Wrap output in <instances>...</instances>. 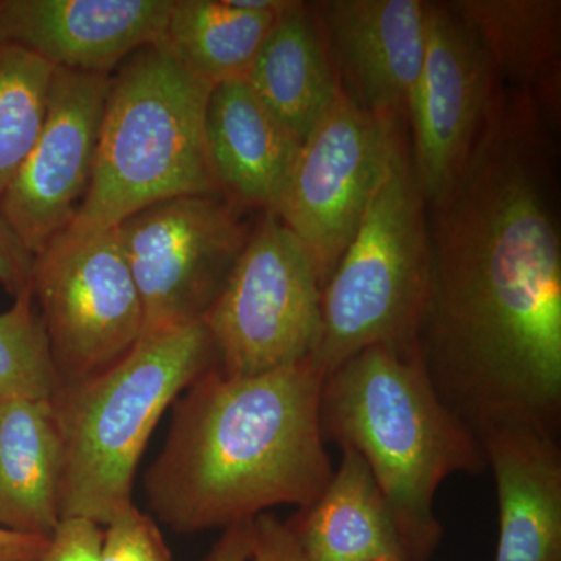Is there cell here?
Wrapping results in <instances>:
<instances>
[{
    "label": "cell",
    "instance_id": "obj_1",
    "mask_svg": "<svg viewBox=\"0 0 561 561\" xmlns=\"http://www.w3.org/2000/svg\"><path fill=\"white\" fill-rule=\"evenodd\" d=\"M529 92L502 83L449 190L427 203L431 294L419 353L479 442L559 435L561 238L556 151Z\"/></svg>",
    "mask_w": 561,
    "mask_h": 561
},
{
    "label": "cell",
    "instance_id": "obj_2",
    "mask_svg": "<svg viewBox=\"0 0 561 561\" xmlns=\"http://www.w3.org/2000/svg\"><path fill=\"white\" fill-rule=\"evenodd\" d=\"M311 360L238 378L213 367L180 394L146 474L150 511L179 534L227 529L280 504L306 508L332 478Z\"/></svg>",
    "mask_w": 561,
    "mask_h": 561
},
{
    "label": "cell",
    "instance_id": "obj_3",
    "mask_svg": "<svg viewBox=\"0 0 561 561\" xmlns=\"http://www.w3.org/2000/svg\"><path fill=\"white\" fill-rule=\"evenodd\" d=\"M324 442L359 454L389 505L408 561H430L443 527L434 512L443 481L486 470L481 442L442 401L419 346H371L323 379Z\"/></svg>",
    "mask_w": 561,
    "mask_h": 561
},
{
    "label": "cell",
    "instance_id": "obj_4",
    "mask_svg": "<svg viewBox=\"0 0 561 561\" xmlns=\"http://www.w3.org/2000/svg\"><path fill=\"white\" fill-rule=\"evenodd\" d=\"M205 321L153 332L51 400L62 440L60 515L106 526L133 504L136 471L162 413L216 367Z\"/></svg>",
    "mask_w": 561,
    "mask_h": 561
},
{
    "label": "cell",
    "instance_id": "obj_5",
    "mask_svg": "<svg viewBox=\"0 0 561 561\" xmlns=\"http://www.w3.org/2000/svg\"><path fill=\"white\" fill-rule=\"evenodd\" d=\"M213 88L162 39L122 62L110 76L90 191L69 230H113L157 202L221 195L205 142Z\"/></svg>",
    "mask_w": 561,
    "mask_h": 561
},
{
    "label": "cell",
    "instance_id": "obj_6",
    "mask_svg": "<svg viewBox=\"0 0 561 561\" xmlns=\"http://www.w3.org/2000/svg\"><path fill=\"white\" fill-rule=\"evenodd\" d=\"M430 294L426 202L404 140L321 289L320 337L309 360L327 376L371 346L416 348Z\"/></svg>",
    "mask_w": 561,
    "mask_h": 561
},
{
    "label": "cell",
    "instance_id": "obj_7",
    "mask_svg": "<svg viewBox=\"0 0 561 561\" xmlns=\"http://www.w3.org/2000/svg\"><path fill=\"white\" fill-rule=\"evenodd\" d=\"M321 289L309 251L264 210L203 320L217 367L249 378L308 360L320 337Z\"/></svg>",
    "mask_w": 561,
    "mask_h": 561
},
{
    "label": "cell",
    "instance_id": "obj_8",
    "mask_svg": "<svg viewBox=\"0 0 561 561\" xmlns=\"http://www.w3.org/2000/svg\"><path fill=\"white\" fill-rule=\"evenodd\" d=\"M242 210L224 195H180L113 228L142 301V335L205 320L249 241Z\"/></svg>",
    "mask_w": 561,
    "mask_h": 561
},
{
    "label": "cell",
    "instance_id": "obj_9",
    "mask_svg": "<svg viewBox=\"0 0 561 561\" xmlns=\"http://www.w3.org/2000/svg\"><path fill=\"white\" fill-rule=\"evenodd\" d=\"M32 294L62 387L108 370L142 337V301L114 230L62 231L35 254Z\"/></svg>",
    "mask_w": 561,
    "mask_h": 561
},
{
    "label": "cell",
    "instance_id": "obj_10",
    "mask_svg": "<svg viewBox=\"0 0 561 561\" xmlns=\"http://www.w3.org/2000/svg\"><path fill=\"white\" fill-rule=\"evenodd\" d=\"M404 131L402 122L362 108L341 88L302 142L273 213L311 254L321 286L389 173Z\"/></svg>",
    "mask_w": 561,
    "mask_h": 561
},
{
    "label": "cell",
    "instance_id": "obj_11",
    "mask_svg": "<svg viewBox=\"0 0 561 561\" xmlns=\"http://www.w3.org/2000/svg\"><path fill=\"white\" fill-rule=\"evenodd\" d=\"M501 88L470 25L449 2H426V49L408 117L413 172L426 205L459 175Z\"/></svg>",
    "mask_w": 561,
    "mask_h": 561
},
{
    "label": "cell",
    "instance_id": "obj_12",
    "mask_svg": "<svg viewBox=\"0 0 561 561\" xmlns=\"http://www.w3.org/2000/svg\"><path fill=\"white\" fill-rule=\"evenodd\" d=\"M110 76L55 69L46 119L0 198L33 256L68 230L90 191Z\"/></svg>",
    "mask_w": 561,
    "mask_h": 561
},
{
    "label": "cell",
    "instance_id": "obj_13",
    "mask_svg": "<svg viewBox=\"0 0 561 561\" xmlns=\"http://www.w3.org/2000/svg\"><path fill=\"white\" fill-rule=\"evenodd\" d=\"M309 3L342 90L362 108L405 124L426 49V2Z\"/></svg>",
    "mask_w": 561,
    "mask_h": 561
},
{
    "label": "cell",
    "instance_id": "obj_14",
    "mask_svg": "<svg viewBox=\"0 0 561 561\" xmlns=\"http://www.w3.org/2000/svg\"><path fill=\"white\" fill-rule=\"evenodd\" d=\"M173 0H0V44L54 69L111 76L162 39Z\"/></svg>",
    "mask_w": 561,
    "mask_h": 561
},
{
    "label": "cell",
    "instance_id": "obj_15",
    "mask_svg": "<svg viewBox=\"0 0 561 561\" xmlns=\"http://www.w3.org/2000/svg\"><path fill=\"white\" fill-rule=\"evenodd\" d=\"M205 142L225 198L243 209H276L302 142L245 80L225 81L210 91Z\"/></svg>",
    "mask_w": 561,
    "mask_h": 561
},
{
    "label": "cell",
    "instance_id": "obj_16",
    "mask_svg": "<svg viewBox=\"0 0 561 561\" xmlns=\"http://www.w3.org/2000/svg\"><path fill=\"white\" fill-rule=\"evenodd\" d=\"M481 445L500 501L494 561H561L559 437L531 427H502Z\"/></svg>",
    "mask_w": 561,
    "mask_h": 561
},
{
    "label": "cell",
    "instance_id": "obj_17",
    "mask_svg": "<svg viewBox=\"0 0 561 561\" xmlns=\"http://www.w3.org/2000/svg\"><path fill=\"white\" fill-rule=\"evenodd\" d=\"M287 526L305 561H408L389 505L353 449L342 448L327 489Z\"/></svg>",
    "mask_w": 561,
    "mask_h": 561
},
{
    "label": "cell",
    "instance_id": "obj_18",
    "mask_svg": "<svg viewBox=\"0 0 561 561\" xmlns=\"http://www.w3.org/2000/svg\"><path fill=\"white\" fill-rule=\"evenodd\" d=\"M245 81L301 142L309 138L341 91L311 3L280 11Z\"/></svg>",
    "mask_w": 561,
    "mask_h": 561
},
{
    "label": "cell",
    "instance_id": "obj_19",
    "mask_svg": "<svg viewBox=\"0 0 561 561\" xmlns=\"http://www.w3.org/2000/svg\"><path fill=\"white\" fill-rule=\"evenodd\" d=\"M61 479L51 401L0 402V529L50 538L61 522Z\"/></svg>",
    "mask_w": 561,
    "mask_h": 561
},
{
    "label": "cell",
    "instance_id": "obj_20",
    "mask_svg": "<svg viewBox=\"0 0 561 561\" xmlns=\"http://www.w3.org/2000/svg\"><path fill=\"white\" fill-rule=\"evenodd\" d=\"M489 51L502 83L529 92L551 127L560 117L561 2H449Z\"/></svg>",
    "mask_w": 561,
    "mask_h": 561
},
{
    "label": "cell",
    "instance_id": "obj_21",
    "mask_svg": "<svg viewBox=\"0 0 561 561\" xmlns=\"http://www.w3.org/2000/svg\"><path fill=\"white\" fill-rule=\"evenodd\" d=\"M279 13L241 9L232 0H173L162 43L213 87L245 80Z\"/></svg>",
    "mask_w": 561,
    "mask_h": 561
},
{
    "label": "cell",
    "instance_id": "obj_22",
    "mask_svg": "<svg viewBox=\"0 0 561 561\" xmlns=\"http://www.w3.org/2000/svg\"><path fill=\"white\" fill-rule=\"evenodd\" d=\"M54 72L32 51L0 44V198L38 138Z\"/></svg>",
    "mask_w": 561,
    "mask_h": 561
},
{
    "label": "cell",
    "instance_id": "obj_23",
    "mask_svg": "<svg viewBox=\"0 0 561 561\" xmlns=\"http://www.w3.org/2000/svg\"><path fill=\"white\" fill-rule=\"evenodd\" d=\"M62 383L32 289L0 312V402L51 401Z\"/></svg>",
    "mask_w": 561,
    "mask_h": 561
},
{
    "label": "cell",
    "instance_id": "obj_24",
    "mask_svg": "<svg viewBox=\"0 0 561 561\" xmlns=\"http://www.w3.org/2000/svg\"><path fill=\"white\" fill-rule=\"evenodd\" d=\"M99 561H173V557L158 523L133 502L103 526Z\"/></svg>",
    "mask_w": 561,
    "mask_h": 561
},
{
    "label": "cell",
    "instance_id": "obj_25",
    "mask_svg": "<svg viewBox=\"0 0 561 561\" xmlns=\"http://www.w3.org/2000/svg\"><path fill=\"white\" fill-rule=\"evenodd\" d=\"M103 527L83 518H65L35 561H99Z\"/></svg>",
    "mask_w": 561,
    "mask_h": 561
},
{
    "label": "cell",
    "instance_id": "obj_26",
    "mask_svg": "<svg viewBox=\"0 0 561 561\" xmlns=\"http://www.w3.org/2000/svg\"><path fill=\"white\" fill-rule=\"evenodd\" d=\"M250 561H305L287 523L271 513H261L251 522Z\"/></svg>",
    "mask_w": 561,
    "mask_h": 561
},
{
    "label": "cell",
    "instance_id": "obj_27",
    "mask_svg": "<svg viewBox=\"0 0 561 561\" xmlns=\"http://www.w3.org/2000/svg\"><path fill=\"white\" fill-rule=\"evenodd\" d=\"M33 253L0 213V286L11 297L32 289Z\"/></svg>",
    "mask_w": 561,
    "mask_h": 561
},
{
    "label": "cell",
    "instance_id": "obj_28",
    "mask_svg": "<svg viewBox=\"0 0 561 561\" xmlns=\"http://www.w3.org/2000/svg\"><path fill=\"white\" fill-rule=\"evenodd\" d=\"M251 522L224 529V534L203 561H250Z\"/></svg>",
    "mask_w": 561,
    "mask_h": 561
},
{
    "label": "cell",
    "instance_id": "obj_29",
    "mask_svg": "<svg viewBox=\"0 0 561 561\" xmlns=\"http://www.w3.org/2000/svg\"><path fill=\"white\" fill-rule=\"evenodd\" d=\"M49 545V538L0 529V561H35Z\"/></svg>",
    "mask_w": 561,
    "mask_h": 561
},
{
    "label": "cell",
    "instance_id": "obj_30",
    "mask_svg": "<svg viewBox=\"0 0 561 561\" xmlns=\"http://www.w3.org/2000/svg\"><path fill=\"white\" fill-rule=\"evenodd\" d=\"M379 561H402V560L386 559V560H379Z\"/></svg>",
    "mask_w": 561,
    "mask_h": 561
}]
</instances>
